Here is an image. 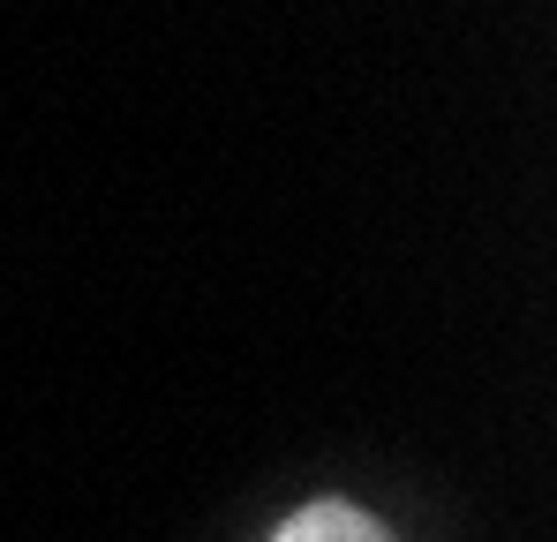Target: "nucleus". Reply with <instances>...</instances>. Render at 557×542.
Here are the masks:
<instances>
[{
  "mask_svg": "<svg viewBox=\"0 0 557 542\" xmlns=\"http://www.w3.org/2000/svg\"><path fill=\"white\" fill-rule=\"evenodd\" d=\"M272 542H392L376 528L362 505H347V497H317V505H301V513H286L272 528Z\"/></svg>",
  "mask_w": 557,
  "mask_h": 542,
  "instance_id": "f257e3e1",
  "label": "nucleus"
}]
</instances>
